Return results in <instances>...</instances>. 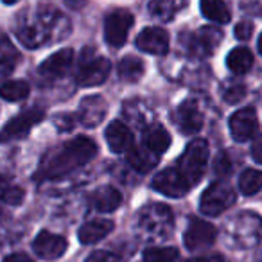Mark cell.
Segmentation results:
<instances>
[{
  "mask_svg": "<svg viewBox=\"0 0 262 262\" xmlns=\"http://www.w3.org/2000/svg\"><path fill=\"white\" fill-rule=\"evenodd\" d=\"M97 155V146L88 137H76L70 142L63 144L58 149H52L41 160L38 169V178H58L61 174L74 171L81 165L94 160Z\"/></svg>",
  "mask_w": 262,
  "mask_h": 262,
  "instance_id": "1",
  "label": "cell"
},
{
  "mask_svg": "<svg viewBox=\"0 0 262 262\" xmlns=\"http://www.w3.org/2000/svg\"><path fill=\"white\" fill-rule=\"evenodd\" d=\"M208 162V144L203 139H196L187 146L183 155L178 160V171L185 176V180L190 183V187L196 185L205 174Z\"/></svg>",
  "mask_w": 262,
  "mask_h": 262,
  "instance_id": "2",
  "label": "cell"
},
{
  "mask_svg": "<svg viewBox=\"0 0 262 262\" xmlns=\"http://www.w3.org/2000/svg\"><path fill=\"white\" fill-rule=\"evenodd\" d=\"M235 203V192L230 185L223 182H215L203 192L200 201V208L205 215H219Z\"/></svg>",
  "mask_w": 262,
  "mask_h": 262,
  "instance_id": "3",
  "label": "cell"
},
{
  "mask_svg": "<svg viewBox=\"0 0 262 262\" xmlns=\"http://www.w3.org/2000/svg\"><path fill=\"white\" fill-rule=\"evenodd\" d=\"M133 15L126 9H115L104 20V40L110 47H122L127 40L131 27H133Z\"/></svg>",
  "mask_w": 262,
  "mask_h": 262,
  "instance_id": "4",
  "label": "cell"
},
{
  "mask_svg": "<svg viewBox=\"0 0 262 262\" xmlns=\"http://www.w3.org/2000/svg\"><path fill=\"white\" fill-rule=\"evenodd\" d=\"M41 119H43V110H40V108L24 110V112H20L15 119H11L2 127V131H0V142L6 144V142H11V140L27 135L31 127L40 122Z\"/></svg>",
  "mask_w": 262,
  "mask_h": 262,
  "instance_id": "5",
  "label": "cell"
},
{
  "mask_svg": "<svg viewBox=\"0 0 262 262\" xmlns=\"http://www.w3.org/2000/svg\"><path fill=\"white\" fill-rule=\"evenodd\" d=\"M153 187L169 198H182L190 190V183L178 171V167H169L158 172L153 180Z\"/></svg>",
  "mask_w": 262,
  "mask_h": 262,
  "instance_id": "6",
  "label": "cell"
},
{
  "mask_svg": "<svg viewBox=\"0 0 262 262\" xmlns=\"http://www.w3.org/2000/svg\"><path fill=\"white\" fill-rule=\"evenodd\" d=\"M258 127L257 113L253 108L237 110L230 117V135L235 142H248L255 137Z\"/></svg>",
  "mask_w": 262,
  "mask_h": 262,
  "instance_id": "7",
  "label": "cell"
},
{
  "mask_svg": "<svg viewBox=\"0 0 262 262\" xmlns=\"http://www.w3.org/2000/svg\"><path fill=\"white\" fill-rule=\"evenodd\" d=\"M215 237H217V230L214 225L203 221V219H190L189 228H187L185 235H183V243L189 250H203L214 244Z\"/></svg>",
  "mask_w": 262,
  "mask_h": 262,
  "instance_id": "8",
  "label": "cell"
},
{
  "mask_svg": "<svg viewBox=\"0 0 262 262\" xmlns=\"http://www.w3.org/2000/svg\"><path fill=\"white\" fill-rule=\"evenodd\" d=\"M110 70H112V65L106 58L83 59L79 74H77V83L81 86H97L108 79Z\"/></svg>",
  "mask_w": 262,
  "mask_h": 262,
  "instance_id": "9",
  "label": "cell"
},
{
  "mask_svg": "<svg viewBox=\"0 0 262 262\" xmlns=\"http://www.w3.org/2000/svg\"><path fill=\"white\" fill-rule=\"evenodd\" d=\"M137 47L147 54L164 56L169 51V34L162 27H146L137 36Z\"/></svg>",
  "mask_w": 262,
  "mask_h": 262,
  "instance_id": "10",
  "label": "cell"
},
{
  "mask_svg": "<svg viewBox=\"0 0 262 262\" xmlns=\"http://www.w3.org/2000/svg\"><path fill=\"white\" fill-rule=\"evenodd\" d=\"M33 250L36 255H40L41 258H47V260H52V258L61 257L67 251V239L61 235H56V233L51 232H40L36 235L33 243Z\"/></svg>",
  "mask_w": 262,
  "mask_h": 262,
  "instance_id": "11",
  "label": "cell"
},
{
  "mask_svg": "<svg viewBox=\"0 0 262 262\" xmlns=\"http://www.w3.org/2000/svg\"><path fill=\"white\" fill-rule=\"evenodd\" d=\"M104 139L113 153H127L133 147V133L120 120H113L104 131Z\"/></svg>",
  "mask_w": 262,
  "mask_h": 262,
  "instance_id": "12",
  "label": "cell"
},
{
  "mask_svg": "<svg viewBox=\"0 0 262 262\" xmlns=\"http://www.w3.org/2000/svg\"><path fill=\"white\" fill-rule=\"evenodd\" d=\"M176 120H178L182 131L187 135L198 133L203 127V113H201V110L198 108V104L194 101H185L180 104Z\"/></svg>",
  "mask_w": 262,
  "mask_h": 262,
  "instance_id": "13",
  "label": "cell"
},
{
  "mask_svg": "<svg viewBox=\"0 0 262 262\" xmlns=\"http://www.w3.org/2000/svg\"><path fill=\"white\" fill-rule=\"evenodd\" d=\"M74 59V52L70 49H61V51L54 52L52 56H49L43 63L40 65V74L45 77H61L67 74V70L70 69Z\"/></svg>",
  "mask_w": 262,
  "mask_h": 262,
  "instance_id": "14",
  "label": "cell"
},
{
  "mask_svg": "<svg viewBox=\"0 0 262 262\" xmlns=\"http://www.w3.org/2000/svg\"><path fill=\"white\" fill-rule=\"evenodd\" d=\"M106 101L99 95H92V97H86L79 106V120L84 124V126H97L106 115Z\"/></svg>",
  "mask_w": 262,
  "mask_h": 262,
  "instance_id": "15",
  "label": "cell"
},
{
  "mask_svg": "<svg viewBox=\"0 0 262 262\" xmlns=\"http://www.w3.org/2000/svg\"><path fill=\"white\" fill-rule=\"evenodd\" d=\"M113 230V221L110 219H92V221L84 223L77 232V237L83 244H94L104 239L110 232Z\"/></svg>",
  "mask_w": 262,
  "mask_h": 262,
  "instance_id": "16",
  "label": "cell"
},
{
  "mask_svg": "<svg viewBox=\"0 0 262 262\" xmlns=\"http://www.w3.org/2000/svg\"><path fill=\"white\" fill-rule=\"evenodd\" d=\"M92 203H94V208L99 212H113L120 207L122 203V196L117 189L113 187H101L94 192V198H92Z\"/></svg>",
  "mask_w": 262,
  "mask_h": 262,
  "instance_id": "17",
  "label": "cell"
},
{
  "mask_svg": "<svg viewBox=\"0 0 262 262\" xmlns=\"http://www.w3.org/2000/svg\"><path fill=\"white\" fill-rule=\"evenodd\" d=\"M127 162L133 169L139 172H149L157 167L158 155L151 153L147 147H131L127 151Z\"/></svg>",
  "mask_w": 262,
  "mask_h": 262,
  "instance_id": "18",
  "label": "cell"
},
{
  "mask_svg": "<svg viewBox=\"0 0 262 262\" xmlns=\"http://www.w3.org/2000/svg\"><path fill=\"white\" fill-rule=\"evenodd\" d=\"M144 142H146V147L151 151V153H155V155L160 157V155L165 153V151L169 149V146H171V135L167 133L165 127L153 126L146 131Z\"/></svg>",
  "mask_w": 262,
  "mask_h": 262,
  "instance_id": "19",
  "label": "cell"
},
{
  "mask_svg": "<svg viewBox=\"0 0 262 262\" xmlns=\"http://www.w3.org/2000/svg\"><path fill=\"white\" fill-rule=\"evenodd\" d=\"M226 65L233 74H246L253 67V54L250 49L237 47L230 51L228 58H226Z\"/></svg>",
  "mask_w": 262,
  "mask_h": 262,
  "instance_id": "20",
  "label": "cell"
},
{
  "mask_svg": "<svg viewBox=\"0 0 262 262\" xmlns=\"http://www.w3.org/2000/svg\"><path fill=\"white\" fill-rule=\"evenodd\" d=\"M201 13L214 24H228L230 11L223 0H201Z\"/></svg>",
  "mask_w": 262,
  "mask_h": 262,
  "instance_id": "21",
  "label": "cell"
},
{
  "mask_svg": "<svg viewBox=\"0 0 262 262\" xmlns=\"http://www.w3.org/2000/svg\"><path fill=\"white\" fill-rule=\"evenodd\" d=\"M31 92V86L27 81H22V79H13V81H8L0 86V97L6 99L9 102H16V101H22L29 95Z\"/></svg>",
  "mask_w": 262,
  "mask_h": 262,
  "instance_id": "22",
  "label": "cell"
},
{
  "mask_svg": "<svg viewBox=\"0 0 262 262\" xmlns=\"http://www.w3.org/2000/svg\"><path fill=\"white\" fill-rule=\"evenodd\" d=\"M239 189L244 196H253L262 189V171L246 169L239 176Z\"/></svg>",
  "mask_w": 262,
  "mask_h": 262,
  "instance_id": "23",
  "label": "cell"
},
{
  "mask_svg": "<svg viewBox=\"0 0 262 262\" xmlns=\"http://www.w3.org/2000/svg\"><path fill=\"white\" fill-rule=\"evenodd\" d=\"M119 76L126 81H139L144 74V63L142 59L135 56H127L119 63Z\"/></svg>",
  "mask_w": 262,
  "mask_h": 262,
  "instance_id": "24",
  "label": "cell"
},
{
  "mask_svg": "<svg viewBox=\"0 0 262 262\" xmlns=\"http://www.w3.org/2000/svg\"><path fill=\"white\" fill-rule=\"evenodd\" d=\"M144 260L146 262H176L178 260V250L171 246L149 248V250L144 251Z\"/></svg>",
  "mask_w": 262,
  "mask_h": 262,
  "instance_id": "25",
  "label": "cell"
},
{
  "mask_svg": "<svg viewBox=\"0 0 262 262\" xmlns=\"http://www.w3.org/2000/svg\"><path fill=\"white\" fill-rule=\"evenodd\" d=\"M182 6L180 0H151L149 2V11L153 16H158V18H171L172 13Z\"/></svg>",
  "mask_w": 262,
  "mask_h": 262,
  "instance_id": "26",
  "label": "cell"
},
{
  "mask_svg": "<svg viewBox=\"0 0 262 262\" xmlns=\"http://www.w3.org/2000/svg\"><path fill=\"white\" fill-rule=\"evenodd\" d=\"M200 45L205 49V52H212L217 45V41L221 40V33L217 29H212V27H207L200 33Z\"/></svg>",
  "mask_w": 262,
  "mask_h": 262,
  "instance_id": "27",
  "label": "cell"
},
{
  "mask_svg": "<svg viewBox=\"0 0 262 262\" xmlns=\"http://www.w3.org/2000/svg\"><path fill=\"white\" fill-rule=\"evenodd\" d=\"M223 95H225V101L233 104V102H239L241 99L246 95V88L243 86L241 83H232L223 90Z\"/></svg>",
  "mask_w": 262,
  "mask_h": 262,
  "instance_id": "28",
  "label": "cell"
},
{
  "mask_svg": "<svg viewBox=\"0 0 262 262\" xmlns=\"http://www.w3.org/2000/svg\"><path fill=\"white\" fill-rule=\"evenodd\" d=\"M84 262H120V258L117 257L115 253H112V251L99 250V251H94Z\"/></svg>",
  "mask_w": 262,
  "mask_h": 262,
  "instance_id": "29",
  "label": "cell"
},
{
  "mask_svg": "<svg viewBox=\"0 0 262 262\" xmlns=\"http://www.w3.org/2000/svg\"><path fill=\"white\" fill-rule=\"evenodd\" d=\"M233 34H235V38L241 41L250 40L251 34H253V26H251L250 22H239L235 26V29H233Z\"/></svg>",
  "mask_w": 262,
  "mask_h": 262,
  "instance_id": "30",
  "label": "cell"
},
{
  "mask_svg": "<svg viewBox=\"0 0 262 262\" xmlns=\"http://www.w3.org/2000/svg\"><path fill=\"white\" fill-rule=\"evenodd\" d=\"M2 200H4L6 203H9V205H20V203H22V200H24V190L20 189V187L11 185L8 189V192L4 194V198H2Z\"/></svg>",
  "mask_w": 262,
  "mask_h": 262,
  "instance_id": "31",
  "label": "cell"
},
{
  "mask_svg": "<svg viewBox=\"0 0 262 262\" xmlns=\"http://www.w3.org/2000/svg\"><path fill=\"white\" fill-rule=\"evenodd\" d=\"M215 171L219 174H228L230 172V162L225 153H219V157L215 158Z\"/></svg>",
  "mask_w": 262,
  "mask_h": 262,
  "instance_id": "32",
  "label": "cell"
},
{
  "mask_svg": "<svg viewBox=\"0 0 262 262\" xmlns=\"http://www.w3.org/2000/svg\"><path fill=\"white\" fill-rule=\"evenodd\" d=\"M251 157H253V160L257 164H262V139L253 142V146H251Z\"/></svg>",
  "mask_w": 262,
  "mask_h": 262,
  "instance_id": "33",
  "label": "cell"
},
{
  "mask_svg": "<svg viewBox=\"0 0 262 262\" xmlns=\"http://www.w3.org/2000/svg\"><path fill=\"white\" fill-rule=\"evenodd\" d=\"M4 262H33V258L27 257L26 253H13V255H8L4 258Z\"/></svg>",
  "mask_w": 262,
  "mask_h": 262,
  "instance_id": "34",
  "label": "cell"
},
{
  "mask_svg": "<svg viewBox=\"0 0 262 262\" xmlns=\"http://www.w3.org/2000/svg\"><path fill=\"white\" fill-rule=\"evenodd\" d=\"M185 262H226L223 257H219V255H212V257H200V258H189V260Z\"/></svg>",
  "mask_w": 262,
  "mask_h": 262,
  "instance_id": "35",
  "label": "cell"
},
{
  "mask_svg": "<svg viewBox=\"0 0 262 262\" xmlns=\"http://www.w3.org/2000/svg\"><path fill=\"white\" fill-rule=\"evenodd\" d=\"M9 183H8V180L4 178V176H0V200L4 198V194L8 192V189H9Z\"/></svg>",
  "mask_w": 262,
  "mask_h": 262,
  "instance_id": "36",
  "label": "cell"
},
{
  "mask_svg": "<svg viewBox=\"0 0 262 262\" xmlns=\"http://www.w3.org/2000/svg\"><path fill=\"white\" fill-rule=\"evenodd\" d=\"M258 52L262 54V34H260V38H258Z\"/></svg>",
  "mask_w": 262,
  "mask_h": 262,
  "instance_id": "37",
  "label": "cell"
},
{
  "mask_svg": "<svg viewBox=\"0 0 262 262\" xmlns=\"http://www.w3.org/2000/svg\"><path fill=\"white\" fill-rule=\"evenodd\" d=\"M4 4H15V2H18V0H2Z\"/></svg>",
  "mask_w": 262,
  "mask_h": 262,
  "instance_id": "38",
  "label": "cell"
}]
</instances>
